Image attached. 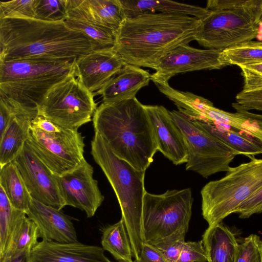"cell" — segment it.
<instances>
[{"label":"cell","mask_w":262,"mask_h":262,"mask_svg":"<svg viewBox=\"0 0 262 262\" xmlns=\"http://www.w3.org/2000/svg\"><path fill=\"white\" fill-rule=\"evenodd\" d=\"M149 73L140 67L126 64L95 94L100 95L102 103L112 104L136 97L138 92L147 86Z\"/></svg>","instance_id":"cell-20"},{"label":"cell","mask_w":262,"mask_h":262,"mask_svg":"<svg viewBox=\"0 0 262 262\" xmlns=\"http://www.w3.org/2000/svg\"><path fill=\"white\" fill-rule=\"evenodd\" d=\"M235 113H229L207 104L201 115V121L222 125L244 133L262 143V114H254L237 103L232 104Z\"/></svg>","instance_id":"cell-21"},{"label":"cell","mask_w":262,"mask_h":262,"mask_svg":"<svg viewBox=\"0 0 262 262\" xmlns=\"http://www.w3.org/2000/svg\"><path fill=\"white\" fill-rule=\"evenodd\" d=\"M133 262H134V261H133Z\"/></svg>","instance_id":"cell-46"},{"label":"cell","mask_w":262,"mask_h":262,"mask_svg":"<svg viewBox=\"0 0 262 262\" xmlns=\"http://www.w3.org/2000/svg\"><path fill=\"white\" fill-rule=\"evenodd\" d=\"M231 167L225 177L202 189V212L208 226L220 223L262 188V159Z\"/></svg>","instance_id":"cell-6"},{"label":"cell","mask_w":262,"mask_h":262,"mask_svg":"<svg viewBox=\"0 0 262 262\" xmlns=\"http://www.w3.org/2000/svg\"><path fill=\"white\" fill-rule=\"evenodd\" d=\"M124 64L113 48L95 50L76 60V77L93 93L101 89Z\"/></svg>","instance_id":"cell-15"},{"label":"cell","mask_w":262,"mask_h":262,"mask_svg":"<svg viewBox=\"0 0 262 262\" xmlns=\"http://www.w3.org/2000/svg\"><path fill=\"white\" fill-rule=\"evenodd\" d=\"M94 97L72 75L48 92L38 107V115L64 128L78 130L92 121L97 108Z\"/></svg>","instance_id":"cell-9"},{"label":"cell","mask_w":262,"mask_h":262,"mask_svg":"<svg viewBox=\"0 0 262 262\" xmlns=\"http://www.w3.org/2000/svg\"><path fill=\"white\" fill-rule=\"evenodd\" d=\"M193 199L190 188L168 190L144 196L142 223L145 242L165 237L178 230L188 231Z\"/></svg>","instance_id":"cell-8"},{"label":"cell","mask_w":262,"mask_h":262,"mask_svg":"<svg viewBox=\"0 0 262 262\" xmlns=\"http://www.w3.org/2000/svg\"><path fill=\"white\" fill-rule=\"evenodd\" d=\"M251 17L256 25L262 23V0H254Z\"/></svg>","instance_id":"cell-43"},{"label":"cell","mask_w":262,"mask_h":262,"mask_svg":"<svg viewBox=\"0 0 262 262\" xmlns=\"http://www.w3.org/2000/svg\"><path fill=\"white\" fill-rule=\"evenodd\" d=\"M67 18L66 0H36L34 19L61 21Z\"/></svg>","instance_id":"cell-33"},{"label":"cell","mask_w":262,"mask_h":262,"mask_svg":"<svg viewBox=\"0 0 262 262\" xmlns=\"http://www.w3.org/2000/svg\"><path fill=\"white\" fill-rule=\"evenodd\" d=\"M187 232L178 230L167 236L147 243L158 249L168 262H177L185 242Z\"/></svg>","instance_id":"cell-32"},{"label":"cell","mask_w":262,"mask_h":262,"mask_svg":"<svg viewBox=\"0 0 262 262\" xmlns=\"http://www.w3.org/2000/svg\"><path fill=\"white\" fill-rule=\"evenodd\" d=\"M261 251H262V243H261Z\"/></svg>","instance_id":"cell-45"},{"label":"cell","mask_w":262,"mask_h":262,"mask_svg":"<svg viewBox=\"0 0 262 262\" xmlns=\"http://www.w3.org/2000/svg\"><path fill=\"white\" fill-rule=\"evenodd\" d=\"M262 212V188L244 201L235 210L242 219Z\"/></svg>","instance_id":"cell-38"},{"label":"cell","mask_w":262,"mask_h":262,"mask_svg":"<svg viewBox=\"0 0 262 262\" xmlns=\"http://www.w3.org/2000/svg\"><path fill=\"white\" fill-rule=\"evenodd\" d=\"M244 78L242 92L262 90V63L239 67Z\"/></svg>","instance_id":"cell-36"},{"label":"cell","mask_w":262,"mask_h":262,"mask_svg":"<svg viewBox=\"0 0 262 262\" xmlns=\"http://www.w3.org/2000/svg\"><path fill=\"white\" fill-rule=\"evenodd\" d=\"M25 212L14 208L0 187V256L5 252L11 232Z\"/></svg>","instance_id":"cell-31"},{"label":"cell","mask_w":262,"mask_h":262,"mask_svg":"<svg viewBox=\"0 0 262 262\" xmlns=\"http://www.w3.org/2000/svg\"><path fill=\"white\" fill-rule=\"evenodd\" d=\"M102 248L119 262H133V252L125 223L122 219L107 226L101 237Z\"/></svg>","instance_id":"cell-28"},{"label":"cell","mask_w":262,"mask_h":262,"mask_svg":"<svg viewBox=\"0 0 262 262\" xmlns=\"http://www.w3.org/2000/svg\"><path fill=\"white\" fill-rule=\"evenodd\" d=\"M36 0L0 2V18H34Z\"/></svg>","instance_id":"cell-34"},{"label":"cell","mask_w":262,"mask_h":262,"mask_svg":"<svg viewBox=\"0 0 262 262\" xmlns=\"http://www.w3.org/2000/svg\"><path fill=\"white\" fill-rule=\"evenodd\" d=\"M202 241L207 262L234 261L239 244L234 233L222 223L208 226Z\"/></svg>","instance_id":"cell-24"},{"label":"cell","mask_w":262,"mask_h":262,"mask_svg":"<svg viewBox=\"0 0 262 262\" xmlns=\"http://www.w3.org/2000/svg\"><path fill=\"white\" fill-rule=\"evenodd\" d=\"M91 153L111 185L118 199L132 249L137 259L144 242L142 223L146 171L139 170L118 158L97 133L91 141Z\"/></svg>","instance_id":"cell-4"},{"label":"cell","mask_w":262,"mask_h":262,"mask_svg":"<svg viewBox=\"0 0 262 262\" xmlns=\"http://www.w3.org/2000/svg\"><path fill=\"white\" fill-rule=\"evenodd\" d=\"M196 17L146 12L125 18L116 32L114 50L126 64L156 70L177 47L195 40Z\"/></svg>","instance_id":"cell-2"},{"label":"cell","mask_w":262,"mask_h":262,"mask_svg":"<svg viewBox=\"0 0 262 262\" xmlns=\"http://www.w3.org/2000/svg\"><path fill=\"white\" fill-rule=\"evenodd\" d=\"M75 61L0 60V96L14 107L36 117L48 92L76 75Z\"/></svg>","instance_id":"cell-5"},{"label":"cell","mask_w":262,"mask_h":262,"mask_svg":"<svg viewBox=\"0 0 262 262\" xmlns=\"http://www.w3.org/2000/svg\"><path fill=\"white\" fill-rule=\"evenodd\" d=\"M27 143L38 159L56 176L79 166L84 158V137L78 130L63 128L47 133L30 127Z\"/></svg>","instance_id":"cell-10"},{"label":"cell","mask_w":262,"mask_h":262,"mask_svg":"<svg viewBox=\"0 0 262 262\" xmlns=\"http://www.w3.org/2000/svg\"><path fill=\"white\" fill-rule=\"evenodd\" d=\"M248 0H209L206 7L209 11L246 9Z\"/></svg>","instance_id":"cell-40"},{"label":"cell","mask_w":262,"mask_h":262,"mask_svg":"<svg viewBox=\"0 0 262 262\" xmlns=\"http://www.w3.org/2000/svg\"><path fill=\"white\" fill-rule=\"evenodd\" d=\"M169 112L184 138L188 155L186 170L193 171L206 178L230 169L231 162L240 155L237 151L179 111Z\"/></svg>","instance_id":"cell-7"},{"label":"cell","mask_w":262,"mask_h":262,"mask_svg":"<svg viewBox=\"0 0 262 262\" xmlns=\"http://www.w3.org/2000/svg\"><path fill=\"white\" fill-rule=\"evenodd\" d=\"M26 215L37 225L42 240L60 243L78 242L73 224L61 210L32 199Z\"/></svg>","instance_id":"cell-18"},{"label":"cell","mask_w":262,"mask_h":262,"mask_svg":"<svg viewBox=\"0 0 262 262\" xmlns=\"http://www.w3.org/2000/svg\"><path fill=\"white\" fill-rule=\"evenodd\" d=\"M92 120L95 132L118 158L146 171L158 147L144 105L136 97L112 104L102 103Z\"/></svg>","instance_id":"cell-3"},{"label":"cell","mask_w":262,"mask_h":262,"mask_svg":"<svg viewBox=\"0 0 262 262\" xmlns=\"http://www.w3.org/2000/svg\"><path fill=\"white\" fill-rule=\"evenodd\" d=\"M98 50L64 21L0 18V60L74 62Z\"/></svg>","instance_id":"cell-1"},{"label":"cell","mask_w":262,"mask_h":262,"mask_svg":"<svg viewBox=\"0 0 262 262\" xmlns=\"http://www.w3.org/2000/svg\"><path fill=\"white\" fill-rule=\"evenodd\" d=\"M177 262H207L202 241L185 242Z\"/></svg>","instance_id":"cell-37"},{"label":"cell","mask_w":262,"mask_h":262,"mask_svg":"<svg viewBox=\"0 0 262 262\" xmlns=\"http://www.w3.org/2000/svg\"><path fill=\"white\" fill-rule=\"evenodd\" d=\"M221 51L181 45L160 60L156 72L151 75V80L156 79L168 82L172 77L180 73L221 69L224 67L220 60Z\"/></svg>","instance_id":"cell-14"},{"label":"cell","mask_w":262,"mask_h":262,"mask_svg":"<svg viewBox=\"0 0 262 262\" xmlns=\"http://www.w3.org/2000/svg\"><path fill=\"white\" fill-rule=\"evenodd\" d=\"M31 127L47 133L60 132L64 128L40 115L32 120Z\"/></svg>","instance_id":"cell-42"},{"label":"cell","mask_w":262,"mask_h":262,"mask_svg":"<svg viewBox=\"0 0 262 262\" xmlns=\"http://www.w3.org/2000/svg\"><path fill=\"white\" fill-rule=\"evenodd\" d=\"M160 151L176 165L186 163L188 155L182 134L163 106L144 105Z\"/></svg>","instance_id":"cell-16"},{"label":"cell","mask_w":262,"mask_h":262,"mask_svg":"<svg viewBox=\"0 0 262 262\" xmlns=\"http://www.w3.org/2000/svg\"><path fill=\"white\" fill-rule=\"evenodd\" d=\"M64 22L69 28L87 36L98 50L113 48L115 45L116 32L114 30L70 18Z\"/></svg>","instance_id":"cell-30"},{"label":"cell","mask_w":262,"mask_h":262,"mask_svg":"<svg viewBox=\"0 0 262 262\" xmlns=\"http://www.w3.org/2000/svg\"><path fill=\"white\" fill-rule=\"evenodd\" d=\"M200 20L195 40L208 49L223 50L258 34L259 27L246 9L210 11Z\"/></svg>","instance_id":"cell-11"},{"label":"cell","mask_w":262,"mask_h":262,"mask_svg":"<svg viewBox=\"0 0 262 262\" xmlns=\"http://www.w3.org/2000/svg\"><path fill=\"white\" fill-rule=\"evenodd\" d=\"M39 238L37 225L26 213L24 214L13 229L6 250L0 256V261L11 259L25 252H30L38 243Z\"/></svg>","instance_id":"cell-25"},{"label":"cell","mask_w":262,"mask_h":262,"mask_svg":"<svg viewBox=\"0 0 262 262\" xmlns=\"http://www.w3.org/2000/svg\"><path fill=\"white\" fill-rule=\"evenodd\" d=\"M67 18L116 32L125 19L119 0H66Z\"/></svg>","instance_id":"cell-19"},{"label":"cell","mask_w":262,"mask_h":262,"mask_svg":"<svg viewBox=\"0 0 262 262\" xmlns=\"http://www.w3.org/2000/svg\"><path fill=\"white\" fill-rule=\"evenodd\" d=\"M235 99L236 103L248 111H262V90L249 92L241 91L236 95Z\"/></svg>","instance_id":"cell-39"},{"label":"cell","mask_w":262,"mask_h":262,"mask_svg":"<svg viewBox=\"0 0 262 262\" xmlns=\"http://www.w3.org/2000/svg\"><path fill=\"white\" fill-rule=\"evenodd\" d=\"M30 252H25L11 259L0 262H30Z\"/></svg>","instance_id":"cell-44"},{"label":"cell","mask_w":262,"mask_h":262,"mask_svg":"<svg viewBox=\"0 0 262 262\" xmlns=\"http://www.w3.org/2000/svg\"><path fill=\"white\" fill-rule=\"evenodd\" d=\"M125 18L146 12L187 15L203 18L209 12L207 8L171 1L119 0Z\"/></svg>","instance_id":"cell-22"},{"label":"cell","mask_w":262,"mask_h":262,"mask_svg":"<svg viewBox=\"0 0 262 262\" xmlns=\"http://www.w3.org/2000/svg\"><path fill=\"white\" fill-rule=\"evenodd\" d=\"M34 116L19 111L12 115L6 130L0 137V166L12 162L24 146L29 136Z\"/></svg>","instance_id":"cell-23"},{"label":"cell","mask_w":262,"mask_h":262,"mask_svg":"<svg viewBox=\"0 0 262 262\" xmlns=\"http://www.w3.org/2000/svg\"><path fill=\"white\" fill-rule=\"evenodd\" d=\"M261 243L256 234L246 237L238 244L234 262H262Z\"/></svg>","instance_id":"cell-35"},{"label":"cell","mask_w":262,"mask_h":262,"mask_svg":"<svg viewBox=\"0 0 262 262\" xmlns=\"http://www.w3.org/2000/svg\"><path fill=\"white\" fill-rule=\"evenodd\" d=\"M224 66H241L262 63V42L248 41L221 51Z\"/></svg>","instance_id":"cell-29"},{"label":"cell","mask_w":262,"mask_h":262,"mask_svg":"<svg viewBox=\"0 0 262 262\" xmlns=\"http://www.w3.org/2000/svg\"><path fill=\"white\" fill-rule=\"evenodd\" d=\"M13 161L32 199L59 210L66 206L56 176L38 159L27 141Z\"/></svg>","instance_id":"cell-12"},{"label":"cell","mask_w":262,"mask_h":262,"mask_svg":"<svg viewBox=\"0 0 262 262\" xmlns=\"http://www.w3.org/2000/svg\"><path fill=\"white\" fill-rule=\"evenodd\" d=\"M195 121L201 127L237 151L240 155L252 158L262 154V143L244 133L222 125Z\"/></svg>","instance_id":"cell-26"},{"label":"cell","mask_w":262,"mask_h":262,"mask_svg":"<svg viewBox=\"0 0 262 262\" xmlns=\"http://www.w3.org/2000/svg\"><path fill=\"white\" fill-rule=\"evenodd\" d=\"M93 173V167L85 160L74 170L56 176L66 205L84 211L88 217L95 215L104 199Z\"/></svg>","instance_id":"cell-13"},{"label":"cell","mask_w":262,"mask_h":262,"mask_svg":"<svg viewBox=\"0 0 262 262\" xmlns=\"http://www.w3.org/2000/svg\"><path fill=\"white\" fill-rule=\"evenodd\" d=\"M0 187L12 206L26 213L32 198L13 161L1 167Z\"/></svg>","instance_id":"cell-27"},{"label":"cell","mask_w":262,"mask_h":262,"mask_svg":"<svg viewBox=\"0 0 262 262\" xmlns=\"http://www.w3.org/2000/svg\"><path fill=\"white\" fill-rule=\"evenodd\" d=\"M100 247L80 242H38L30 252V262H111Z\"/></svg>","instance_id":"cell-17"},{"label":"cell","mask_w":262,"mask_h":262,"mask_svg":"<svg viewBox=\"0 0 262 262\" xmlns=\"http://www.w3.org/2000/svg\"><path fill=\"white\" fill-rule=\"evenodd\" d=\"M134 262H168L162 253L147 242L142 244L139 257Z\"/></svg>","instance_id":"cell-41"}]
</instances>
